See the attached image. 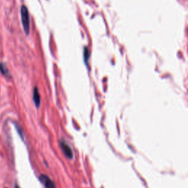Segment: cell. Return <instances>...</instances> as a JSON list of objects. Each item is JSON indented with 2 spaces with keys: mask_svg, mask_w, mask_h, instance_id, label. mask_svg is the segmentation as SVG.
Here are the masks:
<instances>
[{
  "mask_svg": "<svg viewBox=\"0 0 188 188\" xmlns=\"http://www.w3.org/2000/svg\"><path fill=\"white\" fill-rule=\"evenodd\" d=\"M21 17L22 26L24 30V33L27 35H29L30 30V15L27 8L25 5H22L21 8Z\"/></svg>",
  "mask_w": 188,
  "mask_h": 188,
  "instance_id": "obj_1",
  "label": "cell"
},
{
  "mask_svg": "<svg viewBox=\"0 0 188 188\" xmlns=\"http://www.w3.org/2000/svg\"><path fill=\"white\" fill-rule=\"evenodd\" d=\"M60 145L61 149H62V152H63V154L65 155V157H68L69 159H72L74 154H73L72 148L69 146V144H67L65 142H64L63 140H61Z\"/></svg>",
  "mask_w": 188,
  "mask_h": 188,
  "instance_id": "obj_2",
  "label": "cell"
},
{
  "mask_svg": "<svg viewBox=\"0 0 188 188\" xmlns=\"http://www.w3.org/2000/svg\"><path fill=\"white\" fill-rule=\"evenodd\" d=\"M40 182L43 184L46 188H56L55 183L52 182L48 176L42 174L40 176Z\"/></svg>",
  "mask_w": 188,
  "mask_h": 188,
  "instance_id": "obj_3",
  "label": "cell"
},
{
  "mask_svg": "<svg viewBox=\"0 0 188 188\" xmlns=\"http://www.w3.org/2000/svg\"><path fill=\"white\" fill-rule=\"evenodd\" d=\"M33 101L35 104V107H39L40 103V96L38 89L37 88H35L33 91Z\"/></svg>",
  "mask_w": 188,
  "mask_h": 188,
  "instance_id": "obj_4",
  "label": "cell"
},
{
  "mask_svg": "<svg viewBox=\"0 0 188 188\" xmlns=\"http://www.w3.org/2000/svg\"><path fill=\"white\" fill-rule=\"evenodd\" d=\"M0 72L3 74V75L6 76V77H10V73L8 72V69L5 66L4 63H0Z\"/></svg>",
  "mask_w": 188,
  "mask_h": 188,
  "instance_id": "obj_5",
  "label": "cell"
},
{
  "mask_svg": "<svg viewBox=\"0 0 188 188\" xmlns=\"http://www.w3.org/2000/svg\"><path fill=\"white\" fill-rule=\"evenodd\" d=\"M90 57V51L87 47L84 49V62H88V60Z\"/></svg>",
  "mask_w": 188,
  "mask_h": 188,
  "instance_id": "obj_6",
  "label": "cell"
},
{
  "mask_svg": "<svg viewBox=\"0 0 188 188\" xmlns=\"http://www.w3.org/2000/svg\"><path fill=\"white\" fill-rule=\"evenodd\" d=\"M15 188H19V187H18V185H17V184H16V187H15Z\"/></svg>",
  "mask_w": 188,
  "mask_h": 188,
  "instance_id": "obj_7",
  "label": "cell"
}]
</instances>
